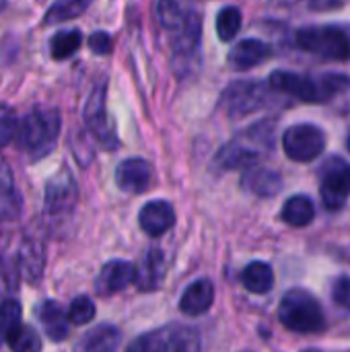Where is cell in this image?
Returning a JSON list of instances; mask_svg holds the SVG:
<instances>
[{"label": "cell", "instance_id": "1", "mask_svg": "<svg viewBox=\"0 0 350 352\" xmlns=\"http://www.w3.org/2000/svg\"><path fill=\"white\" fill-rule=\"evenodd\" d=\"M157 16L177 56L188 58L196 52L202 37V19L196 0H159Z\"/></svg>", "mask_w": 350, "mask_h": 352}, {"label": "cell", "instance_id": "2", "mask_svg": "<svg viewBox=\"0 0 350 352\" xmlns=\"http://www.w3.org/2000/svg\"><path fill=\"white\" fill-rule=\"evenodd\" d=\"M274 91L289 93L305 103H326L336 95H342L350 89L349 74H324L320 78L301 76L287 70H276L270 74L268 82Z\"/></svg>", "mask_w": 350, "mask_h": 352}, {"label": "cell", "instance_id": "3", "mask_svg": "<svg viewBox=\"0 0 350 352\" xmlns=\"http://www.w3.org/2000/svg\"><path fill=\"white\" fill-rule=\"evenodd\" d=\"M60 136V113L56 109L37 107L29 111L17 128L19 146L31 161H39L56 148Z\"/></svg>", "mask_w": 350, "mask_h": 352}, {"label": "cell", "instance_id": "4", "mask_svg": "<svg viewBox=\"0 0 350 352\" xmlns=\"http://www.w3.org/2000/svg\"><path fill=\"white\" fill-rule=\"evenodd\" d=\"M278 320L287 330L297 334H316L326 328V318L318 299L303 289H293L281 299Z\"/></svg>", "mask_w": 350, "mask_h": 352}, {"label": "cell", "instance_id": "5", "mask_svg": "<svg viewBox=\"0 0 350 352\" xmlns=\"http://www.w3.org/2000/svg\"><path fill=\"white\" fill-rule=\"evenodd\" d=\"M297 45L303 52L316 54L326 60L347 62L350 60V31L340 25L303 27L295 35Z\"/></svg>", "mask_w": 350, "mask_h": 352}, {"label": "cell", "instance_id": "6", "mask_svg": "<svg viewBox=\"0 0 350 352\" xmlns=\"http://www.w3.org/2000/svg\"><path fill=\"white\" fill-rule=\"evenodd\" d=\"M272 130H268V124H258L250 128L245 134L237 136L229 144L221 148L215 163L219 169H239V167H252L264 148L270 146Z\"/></svg>", "mask_w": 350, "mask_h": 352}, {"label": "cell", "instance_id": "7", "mask_svg": "<svg viewBox=\"0 0 350 352\" xmlns=\"http://www.w3.org/2000/svg\"><path fill=\"white\" fill-rule=\"evenodd\" d=\"M283 148L289 159L297 163H309L318 159L326 148V134L311 124L291 126L283 136Z\"/></svg>", "mask_w": 350, "mask_h": 352}, {"label": "cell", "instance_id": "8", "mask_svg": "<svg viewBox=\"0 0 350 352\" xmlns=\"http://www.w3.org/2000/svg\"><path fill=\"white\" fill-rule=\"evenodd\" d=\"M322 202L328 210H340L350 196V165L334 157L322 167Z\"/></svg>", "mask_w": 350, "mask_h": 352}, {"label": "cell", "instance_id": "9", "mask_svg": "<svg viewBox=\"0 0 350 352\" xmlns=\"http://www.w3.org/2000/svg\"><path fill=\"white\" fill-rule=\"evenodd\" d=\"M78 190L70 171L62 169L47 182L45 188V217L47 219H66L76 204Z\"/></svg>", "mask_w": 350, "mask_h": 352}, {"label": "cell", "instance_id": "10", "mask_svg": "<svg viewBox=\"0 0 350 352\" xmlns=\"http://www.w3.org/2000/svg\"><path fill=\"white\" fill-rule=\"evenodd\" d=\"M85 124L89 130L95 134V138L105 146V148H116L118 146V136L113 130V124L107 116L105 107V82L97 85L95 91L91 93L87 105H85Z\"/></svg>", "mask_w": 350, "mask_h": 352}, {"label": "cell", "instance_id": "11", "mask_svg": "<svg viewBox=\"0 0 350 352\" xmlns=\"http://www.w3.org/2000/svg\"><path fill=\"white\" fill-rule=\"evenodd\" d=\"M264 101H266V87L256 80L233 82L223 95V103H225L229 116H233V118H243V116L260 109L264 105Z\"/></svg>", "mask_w": 350, "mask_h": 352}, {"label": "cell", "instance_id": "12", "mask_svg": "<svg viewBox=\"0 0 350 352\" xmlns=\"http://www.w3.org/2000/svg\"><path fill=\"white\" fill-rule=\"evenodd\" d=\"M153 169L144 159H126L116 169V184L122 192L142 194L151 188Z\"/></svg>", "mask_w": 350, "mask_h": 352}, {"label": "cell", "instance_id": "13", "mask_svg": "<svg viewBox=\"0 0 350 352\" xmlns=\"http://www.w3.org/2000/svg\"><path fill=\"white\" fill-rule=\"evenodd\" d=\"M188 340H192L190 330H184L175 336L169 334L167 330H157V332L138 336L126 352H186Z\"/></svg>", "mask_w": 350, "mask_h": 352}, {"label": "cell", "instance_id": "14", "mask_svg": "<svg viewBox=\"0 0 350 352\" xmlns=\"http://www.w3.org/2000/svg\"><path fill=\"white\" fill-rule=\"evenodd\" d=\"M132 280H134V266L124 260H111L101 268L95 280V291L101 297H109L124 291Z\"/></svg>", "mask_w": 350, "mask_h": 352}, {"label": "cell", "instance_id": "15", "mask_svg": "<svg viewBox=\"0 0 350 352\" xmlns=\"http://www.w3.org/2000/svg\"><path fill=\"white\" fill-rule=\"evenodd\" d=\"M140 227L146 235L151 237H161L163 233H167L173 223H175V212L173 206L165 200H153L149 204L142 206L140 214H138Z\"/></svg>", "mask_w": 350, "mask_h": 352}, {"label": "cell", "instance_id": "16", "mask_svg": "<svg viewBox=\"0 0 350 352\" xmlns=\"http://www.w3.org/2000/svg\"><path fill=\"white\" fill-rule=\"evenodd\" d=\"M272 56V50L268 43L260 39H243L229 52V64L235 70H250L260 66Z\"/></svg>", "mask_w": 350, "mask_h": 352}, {"label": "cell", "instance_id": "17", "mask_svg": "<svg viewBox=\"0 0 350 352\" xmlns=\"http://www.w3.org/2000/svg\"><path fill=\"white\" fill-rule=\"evenodd\" d=\"M212 301H215L212 283L206 278H200L186 289V293L182 295V301H179V309H182V314L196 318V316L206 314L212 307Z\"/></svg>", "mask_w": 350, "mask_h": 352}, {"label": "cell", "instance_id": "18", "mask_svg": "<svg viewBox=\"0 0 350 352\" xmlns=\"http://www.w3.org/2000/svg\"><path fill=\"white\" fill-rule=\"evenodd\" d=\"M165 274V258L161 250H151L138 268H134V280L140 291H155Z\"/></svg>", "mask_w": 350, "mask_h": 352}, {"label": "cell", "instance_id": "19", "mask_svg": "<svg viewBox=\"0 0 350 352\" xmlns=\"http://www.w3.org/2000/svg\"><path fill=\"white\" fill-rule=\"evenodd\" d=\"M21 214V194L14 188L10 167L0 161V221H14Z\"/></svg>", "mask_w": 350, "mask_h": 352}, {"label": "cell", "instance_id": "20", "mask_svg": "<svg viewBox=\"0 0 350 352\" xmlns=\"http://www.w3.org/2000/svg\"><path fill=\"white\" fill-rule=\"evenodd\" d=\"M118 346L120 332L113 326H97L78 340L74 352H118Z\"/></svg>", "mask_w": 350, "mask_h": 352}, {"label": "cell", "instance_id": "21", "mask_svg": "<svg viewBox=\"0 0 350 352\" xmlns=\"http://www.w3.org/2000/svg\"><path fill=\"white\" fill-rule=\"evenodd\" d=\"M39 322L47 334L50 340L54 342H62L70 328H68V318L66 314L62 311V307L56 303V301H45L41 307H39Z\"/></svg>", "mask_w": 350, "mask_h": 352}, {"label": "cell", "instance_id": "22", "mask_svg": "<svg viewBox=\"0 0 350 352\" xmlns=\"http://www.w3.org/2000/svg\"><path fill=\"white\" fill-rule=\"evenodd\" d=\"M243 186L258 194V196H274L278 194V190L283 188V179L276 171H270V169H248L245 175H243Z\"/></svg>", "mask_w": 350, "mask_h": 352}, {"label": "cell", "instance_id": "23", "mask_svg": "<svg viewBox=\"0 0 350 352\" xmlns=\"http://www.w3.org/2000/svg\"><path fill=\"white\" fill-rule=\"evenodd\" d=\"M19 270H21L25 280H29V283L39 280L41 270H43V248L37 241L27 239L21 245V250H19Z\"/></svg>", "mask_w": 350, "mask_h": 352}, {"label": "cell", "instance_id": "24", "mask_svg": "<svg viewBox=\"0 0 350 352\" xmlns=\"http://www.w3.org/2000/svg\"><path fill=\"white\" fill-rule=\"evenodd\" d=\"M241 283L250 293L264 295L274 287V272L266 262H252L241 272Z\"/></svg>", "mask_w": 350, "mask_h": 352}, {"label": "cell", "instance_id": "25", "mask_svg": "<svg viewBox=\"0 0 350 352\" xmlns=\"http://www.w3.org/2000/svg\"><path fill=\"white\" fill-rule=\"evenodd\" d=\"M283 221L293 225V227H305L314 221L316 217V208L314 202L307 196H293L285 202L283 212H281Z\"/></svg>", "mask_w": 350, "mask_h": 352}, {"label": "cell", "instance_id": "26", "mask_svg": "<svg viewBox=\"0 0 350 352\" xmlns=\"http://www.w3.org/2000/svg\"><path fill=\"white\" fill-rule=\"evenodd\" d=\"M91 4H93V0H58V2H54V4L47 8L43 23H45V25L66 23V21H70V19L80 16Z\"/></svg>", "mask_w": 350, "mask_h": 352}, {"label": "cell", "instance_id": "27", "mask_svg": "<svg viewBox=\"0 0 350 352\" xmlns=\"http://www.w3.org/2000/svg\"><path fill=\"white\" fill-rule=\"evenodd\" d=\"M6 344L12 352H39L41 351V338L39 334L25 324L14 326L12 330H8L4 334Z\"/></svg>", "mask_w": 350, "mask_h": 352}, {"label": "cell", "instance_id": "28", "mask_svg": "<svg viewBox=\"0 0 350 352\" xmlns=\"http://www.w3.org/2000/svg\"><path fill=\"white\" fill-rule=\"evenodd\" d=\"M50 45H52V58L54 60H66V58H70L83 45V35L76 29L60 31V33L54 35Z\"/></svg>", "mask_w": 350, "mask_h": 352}, {"label": "cell", "instance_id": "29", "mask_svg": "<svg viewBox=\"0 0 350 352\" xmlns=\"http://www.w3.org/2000/svg\"><path fill=\"white\" fill-rule=\"evenodd\" d=\"M241 29V12L235 6H225L217 16V33L221 41H231Z\"/></svg>", "mask_w": 350, "mask_h": 352}, {"label": "cell", "instance_id": "30", "mask_svg": "<svg viewBox=\"0 0 350 352\" xmlns=\"http://www.w3.org/2000/svg\"><path fill=\"white\" fill-rule=\"evenodd\" d=\"M68 318L74 326L89 324L95 318V305L89 297H76L68 307Z\"/></svg>", "mask_w": 350, "mask_h": 352}, {"label": "cell", "instance_id": "31", "mask_svg": "<svg viewBox=\"0 0 350 352\" xmlns=\"http://www.w3.org/2000/svg\"><path fill=\"white\" fill-rule=\"evenodd\" d=\"M17 128H19V122H17L14 109L8 105H0V148H4L17 136Z\"/></svg>", "mask_w": 350, "mask_h": 352}, {"label": "cell", "instance_id": "32", "mask_svg": "<svg viewBox=\"0 0 350 352\" xmlns=\"http://www.w3.org/2000/svg\"><path fill=\"white\" fill-rule=\"evenodd\" d=\"M21 324V305L12 299L0 303V334H6Z\"/></svg>", "mask_w": 350, "mask_h": 352}, {"label": "cell", "instance_id": "33", "mask_svg": "<svg viewBox=\"0 0 350 352\" xmlns=\"http://www.w3.org/2000/svg\"><path fill=\"white\" fill-rule=\"evenodd\" d=\"M332 299L336 305L350 309V278L349 276H340L334 287H332Z\"/></svg>", "mask_w": 350, "mask_h": 352}, {"label": "cell", "instance_id": "34", "mask_svg": "<svg viewBox=\"0 0 350 352\" xmlns=\"http://www.w3.org/2000/svg\"><path fill=\"white\" fill-rule=\"evenodd\" d=\"M89 47H91L95 54H109L111 47H113V41H111V37H109L105 31H95V33L89 37Z\"/></svg>", "mask_w": 350, "mask_h": 352}, {"label": "cell", "instance_id": "35", "mask_svg": "<svg viewBox=\"0 0 350 352\" xmlns=\"http://www.w3.org/2000/svg\"><path fill=\"white\" fill-rule=\"evenodd\" d=\"M4 4H6V0H0V10L4 8Z\"/></svg>", "mask_w": 350, "mask_h": 352}, {"label": "cell", "instance_id": "36", "mask_svg": "<svg viewBox=\"0 0 350 352\" xmlns=\"http://www.w3.org/2000/svg\"><path fill=\"white\" fill-rule=\"evenodd\" d=\"M303 352H320V351H316V349H309V351H303Z\"/></svg>", "mask_w": 350, "mask_h": 352}, {"label": "cell", "instance_id": "37", "mask_svg": "<svg viewBox=\"0 0 350 352\" xmlns=\"http://www.w3.org/2000/svg\"><path fill=\"white\" fill-rule=\"evenodd\" d=\"M347 146H349V151H350V136H349V142H347Z\"/></svg>", "mask_w": 350, "mask_h": 352}]
</instances>
